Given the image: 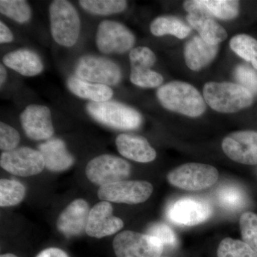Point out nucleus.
<instances>
[{
	"label": "nucleus",
	"mask_w": 257,
	"mask_h": 257,
	"mask_svg": "<svg viewBox=\"0 0 257 257\" xmlns=\"http://www.w3.org/2000/svg\"><path fill=\"white\" fill-rule=\"evenodd\" d=\"M157 96L165 109L191 117L201 116L206 110L204 98L188 83H167L157 90Z\"/></svg>",
	"instance_id": "nucleus-1"
},
{
	"label": "nucleus",
	"mask_w": 257,
	"mask_h": 257,
	"mask_svg": "<svg viewBox=\"0 0 257 257\" xmlns=\"http://www.w3.org/2000/svg\"><path fill=\"white\" fill-rule=\"evenodd\" d=\"M204 100L218 112L234 113L248 107L253 96L239 84L230 82H208L204 85Z\"/></svg>",
	"instance_id": "nucleus-2"
},
{
	"label": "nucleus",
	"mask_w": 257,
	"mask_h": 257,
	"mask_svg": "<svg viewBox=\"0 0 257 257\" xmlns=\"http://www.w3.org/2000/svg\"><path fill=\"white\" fill-rule=\"evenodd\" d=\"M49 13L54 40L61 46H74L80 34L81 22L73 5L66 0H55L51 3Z\"/></svg>",
	"instance_id": "nucleus-3"
},
{
	"label": "nucleus",
	"mask_w": 257,
	"mask_h": 257,
	"mask_svg": "<svg viewBox=\"0 0 257 257\" xmlns=\"http://www.w3.org/2000/svg\"><path fill=\"white\" fill-rule=\"evenodd\" d=\"M86 108L93 119L115 130H137L143 122L142 115L136 109L118 101L89 102Z\"/></svg>",
	"instance_id": "nucleus-4"
},
{
	"label": "nucleus",
	"mask_w": 257,
	"mask_h": 257,
	"mask_svg": "<svg viewBox=\"0 0 257 257\" xmlns=\"http://www.w3.org/2000/svg\"><path fill=\"white\" fill-rule=\"evenodd\" d=\"M219 178L212 166L201 163L184 164L171 171L167 180L174 187L187 191L203 190L211 187Z\"/></svg>",
	"instance_id": "nucleus-5"
},
{
	"label": "nucleus",
	"mask_w": 257,
	"mask_h": 257,
	"mask_svg": "<svg viewBox=\"0 0 257 257\" xmlns=\"http://www.w3.org/2000/svg\"><path fill=\"white\" fill-rule=\"evenodd\" d=\"M113 248L116 257H160L165 247L150 235L124 231L115 236Z\"/></svg>",
	"instance_id": "nucleus-6"
},
{
	"label": "nucleus",
	"mask_w": 257,
	"mask_h": 257,
	"mask_svg": "<svg viewBox=\"0 0 257 257\" xmlns=\"http://www.w3.org/2000/svg\"><path fill=\"white\" fill-rule=\"evenodd\" d=\"M75 74L79 78L87 82L114 86L121 79V71L114 61L98 57L83 56L77 62Z\"/></svg>",
	"instance_id": "nucleus-7"
},
{
	"label": "nucleus",
	"mask_w": 257,
	"mask_h": 257,
	"mask_svg": "<svg viewBox=\"0 0 257 257\" xmlns=\"http://www.w3.org/2000/svg\"><path fill=\"white\" fill-rule=\"evenodd\" d=\"M131 172V166L126 161L111 155H102L89 161L86 175L92 183L104 186L123 181Z\"/></svg>",
	"instance_id": "nucleus-8"
},
{
	"label": "nucleus",
	"mask_w": 257,
	"mask_h": 257,
	"mask_svg": "<svg viewBox=\"0 0 257 257\" xmlns=\"http://www.w3.org/2000/svg\"><path fill=\"white\" fill-rule=\"evenodd\" d=\"M153 187L146 181H119L101 186L98 197L109 202L138 204L145 202L152 195Z\"/></svg>",
	"instance_id": "nucleus-9"
},
{
	"label": "nucleus",
	"mask_w": 257,
	"mask_h": 257,
	"mask_svg": "<svg viewBox=\"0 0 257 257\" xmlns=\"http://www.w3.org/2000/svg\"><path fill=\"white\" fill-rule=\"evenodd\" d=\"M0 165L9 173L24 177L39 175L45 167L43 157L39 150L27 147L3 152Z\"/></svg>",
	"instance_id": "nucleus-10"
},
{
	"label": "nucleus",
	"mask_w": 257,
	"mask_h": 257,
	"mask_svg": "<svg viewBox=\"0 0 257 257\" xmlns=\"http://www.w3.org/2000/svg\"><path fill=\"white\" fill-rule=\"evenodd\" d=\"M96 44L101 53L122 54L133 48L135 37L122 24L104 20L98 26Z\"/></svg>",
	"instance_id": "nucleus-11"
},
{
	"label": "nucleus",
	"mask_w": 257,
	"mask_h": 257,
	"mask_svg": "<svg viewBox=\"0 0 257 257\" xmlns=\"http://www.w3.org/2000/svg\"><path fill=\"white\" fill-rule=\"evenodd\" d=\"M223 151L231 160L247 165H257V133L251 130L230 134L221 144Z\"/></svg>",
	"instance_id": "nucleus-12"
},
{
	"label": "nucleus",
	"mask_w": 257,
	"mask_h": 257,
	"mask_svg": "<svg viewBox=\"0 0 257 257\" xmlns=\"http://www.w3.org/2000/svg\"><path fill=\"white\" fill-rule=\"evenodd\" d=\"M212 214L210 204L202 199L184 198L171 204L167 216L171 221L182 226H195L204 222Z\"/></svg>",
	"instance_id": "nucleus-13"
},
{
	"label": "nucleus",
	"mask_w": 257,
	"mask_h": 257,
	"mask_svg": "<svg viewBox=\"0 0 257 257\" xmlns=\"http://www.w3.org/2000/svg\"><path fill=\"white\" fill-rule=\"evenodd\" d=\"M20 122L29 138L35 141L50 140L54 134L50 108L41 104H30L20 116Z\"/></svg>",
	"instance_id": "nucleus-14"
},
{
	"label": "nucleus",
	"mask_w": 257,
	"mask_h": 257,
	"mask_svg": "<svg viewBox=\"0 0 257 257\" xmlns=\"http://www.w3.org/2000/svg\"><path fill=\"white\" fill-rule=\"evenodd\" d=\"M123 226V221L113 215L110 202L101 201L89 211L86 233L92 237L100 239L118 232Z\"/></svg>",
	"instance_id": "nucleus-15"
},
{
	"label": "nucleus",
	"mask_w": 257,
	"mask_h": 257,
	"mask_svg": "<svg viewBox=\"0 0 257 257\" xmlns=\"http://www.w3.org/2000/svg\"><path fill=\"white\" fill-rule=\"evenodd\" d=\"M89 211L85 200L75 199L59 216L57 229L67 236H78L86 232Z\"/></svg>",
	"instance_id": "nucleus-16"
},
{
	"label": "nucleus",
	"mask_w": 257,
	"mask_h": 257,
	"mask_svg": "<svg viewBox=\"0 0 257 257\" xmlns=\"http://www.w3.org/2000/svg\"><path fill=\"white\" fill-rule=\"evenodd\" d=\"M115 143L119 153L128 160L147 163L156 158L155 149L143 137L133 134H121L116 138Z\"/></svg>",
	"instance_id": "nucleus-17"
},
{
	"label": "nucleus",
	"mask_w": 257,
	"mask_h": 257,
	"mask_svg": "<svg viewBox=\"0 0 257 257\" xmlns=\"http://www.w3.org/2000/svg\"><path fill=\"white\" fill-rule=\"evenodd\" d=\"M45 161V167L52 172H62L70 168L74 157L68 151L63 140L51 139L38 147Z\"/></svg>",
	"instance_id": "nucleus-18"
},
{
	"label": "nucleus",
	"mask_w": 257,
	"mask_h": 257,
	"mask_svg": "<svg viewBox=\"0 0 257 257\" xmlns=\"http://www.w3.org/2000/svg\"><path fill=\"white\" fill-rule=\"evenodd\" d=\"M3 63L9 68L25 77H34L42 73L43 62L36 52L29 49H19L7 54Z\"/></svg>",
	"instance_id": "nucleus-19"
},
{
	"label": "nucleus",
	"mask_w": 257,
	"mask_h": 257,
	"mask_svg": "<svg viewBox=\"0 0 257 257\" xmlns=\"http://www.w3.org/2000/svg\"><path fill=\"white\" fill-rule=\"evenodd\" d=\"M214 17L205 13H189L187 21L197 30L201 38L208 44L218 45L227 37L226 30L214 20Z\"/></svg>",
	"instance_id": "nucleus-20"
},
{
	"label": "nucleus",
	"mask_w": 257,
	"mask_h": 257,
	"mask_svg": "<svg viewBox=\"0 0 257 257\" xmlns=\"http://www.w3.org/2000/svg\"><path fill=\"white\" fill-rule=\"evenodd\" d=\"M218 45H210L200 37H195L187 42L184 49L187 65L193 71H199L215 58Z\"/></svg>",
	"instance_id": "nucleus-21"
},
{
	"label": "nucleus",
	"mask_w": 257,
	"mask_h": 257,
	"mask_svg": "<svg viewBox=\"0 0 257 257\" xmlns=\"http://www.w3.org/2000/svg\"><path fill=\"white\" fill-rule=\"evenodd\" d=\"M69 90L74 95L82 99L90 100L91 102H104L112 98V89L109 86L87 82L77 76H71L67 80Z\"/></svg>",
	"instance_id": "nucleus-22"
},
{
	"label": "nucleus",
	"mask_w": 257,
	"mask_h": 257,
	"mask_svg": "<svg viewBox=\"0 0 257 257\" xmlns=\"http://www.w3.org/2000/svg\"><path fill=\"white\" fill-rule=\"evenodd\" d=\"M150 31L155 36L172 35L179 39H184L190 33L191 28L175 17L162 16L152 22Z\"/></svg>",
	"instance_id": "nucleus-23"
},
{
	"label": "nucleus",
	"mask_w": 257,
	"mask_h": 257,
	"mask_svg": "<svg viewBox=\"0 0 257 257\" xmlns=\"http://www.w3.org/2000/svg\"><path fill=\"white\" fill-rule=\"evenodd\" d=\"M79 4L87 13L101 16L117 14L127 7L124 0H80Z\"/></svg>",
	"instance_id": "nucleus-24"
},
{
	"label": "nucleus",
	"mask_w": 257,
	"mask_h": 257,
	"mask_svg": "<svg viewBox=\"0 0 257 257\" xmlns=\"http://www.w3.org/2000/svg\"><path fill=\"white\" fill-rule=\"evenodd\" d=\"M26 195V189L16 180L2 179L0 180V206L2 207L18 205Z\"/></svg>",
	"instance_id": "nucleus-25"
},
{
	"label": "nucleus",
	"mask_w": 257,
	"mask_h": 257,
	"mask_svg": "<svg viewBox=\"0 0 257 257\" xmlns=\"http://www.w3.org/2000/svg\"><path fill=\"white\" fill-rule=\"evenodd\" d=\"M230 47L243 60L251 62L257 70V40L246 35L234 36L230 40Z\"/></svg>",
	"instance_id": "nucleus-26"
},
{
	"label": "nucleus",
	"mask_w": 257,
	"mask_h": 257,
	"mask_svg": "<svg viewBox=\"0 0 257 257\" xmlns=\"http://www.w3.org/2000/svg\"><path fill=\"white\" fill-rule=\"evenodd\" d=\"M0 13L20 24L28 23L32 17L31 8L24 0H1Z\"/></svg>",
	"instance_id": "nucleus-27"
},
{
	"label": "nucleus",
	"mask_w": 257,
	"mask_h": 257,
	"mask_svg": "<svg viewBox=\"0 0 257 257\" xmlns=\"http://www.w3.org/2000/svg\"><path fill=\"white\" fill-rule=\"evenodd\" d=\"M203 5L213 17L229 20L239 14V3L234 0H202Z\"/></svg>",
	"instance_id": "nucleus-28"
},
{
	"label": "nucleus",
	"mask_w": 257,
	"mask_h": 257,
	"mask_svg": "<svg viewBox=\"0 0 257 257\" xmlns=\"http://www.w3.org/2000/svg\"><path fill=\"white\" fill-rule=\"evenodd\" d=\"M217 257H257V252L244 241L227 237L219 243Z\"/></svg>",
	"instance_id": "nucleus-29"
},
{
	"label": "nucleus",
	"mask_w": 257,
	"mask_h": 257,
	"mask_svg": "<svg viewBox=\"0 0 257 257\" xmlns=\"http://www.w3.org/2000/svg\"><path fill=\"white\" fill-rule=\"evenodd\" d=\"M130 81L135 85L143 88L160 87L163 82V77L158 72L148 67H131Z\"/></svg>",
	"instance_id": "nucleus-30"
},
{
	"label": "nucleus",
	"mask_w": 257,
	"mask_h": 257,
	"mask_svg": "<svg viewBox=\"0 0 257 257\" xmlns=\"http://www.w3.org/2000/svg\"><path fill=\"white\" fill-rule=\"evenodd\" d=\"M239 225L243 241L257 252V214L251 211L243 213Z\"/></svg>",
	"instance_id": "nucleus-31"
},
{
	"label": "nucleus",
	"mask_w": 257,
	"mask_h": 257,
	"mask_svg": "<svg viewBox=\"0 0 257 257\" xmlns=\"http://www.w3.org/2000/svg\"><path fill=\"white\" fill-rule=\"evenodd\" d=\"M218 200L221 207L229 210H236L242 207L244 197L237 187L228 186L223 187L218 193Z\"/></svg>",
	"instance_id": "nucleus-32"
},
{
	"label": "nucleus",
	"mask_w": 257,
	"mask_h": 257,
	"mask_svg": "<svg viewBox=\"0 0 257 257\" xmlns=\"http://www.w3.org/2000/svg\"><path fill=\"white\" fill-rule=\"evenodd\" d=\"M147 234L154 236L163 244L164 247H175L178 243L177 235L170 226L163 223H155L149 227Z\"/></svg>",
	"instance_id": "nucleus-33"
},
{
	"label": "nucleus",
	"mask_w": 257,
	"mask_h": 257,
	"mask_svg": "<svg viewBox=\"0 0 257 257\" xmlns=\"http://www.w3.org/2000/svg\"><path fill=\"white\" fill-rule=\"evenodd\" d=\"M235 77L239 85L253 94H257V71L246 65H240L235 70Z\"/></svg>",
	"instance_id": "nucleus-34"
},
{
	"label": "nucleus",
	"mask_w": 257,
	"mask_h": 257,
	"mask_svg": "<svg viewBox=\"0 0 257 257\" xmlns=\"http://www.w3.org/2000/svg\"><path fill=\"white\" fill-rule=\"evenodd\" d=\"M131 67H142L152 68L156 62V56L147 47H138L133 49L130 53Z\"/></svg>",
	"instance_id": "nucleus-35"
},
{
	"label": "nucleus",
	"mask_w": 257,
	"mask_h": 257,
	"mask_svg": "<svg viewBox=\"0 0 257 257\" xmlns=\"http://www.w3.org/2000/svg\"><path fill=\"white\" fill-rule=\"evenodd\" d=\"M20 135L18 130L7 124L0 123V149L4 152L12 151L18 146Z\"/></svg>",
	"instance_id": "nucleus-36"
},
{
	"label": "nucleus",
	"mask_w": 257,
	"mask_h": 257,
	"mask_svg": "<svg viewBox=\"0 0 257 257\" xmlns=\"http://www.w3.org/2000/svg\"><path fill=\"white\" fill-rule=\"evenodd\" d=\"M14 40V35L3 21L0 22V43H10Z\"/></svg>",
	"instance_id": "nucleus-37"
},
{
	"label": "nucleus",
	"mask_w": 257,
	"mask_h": 257,
	"mask_svg": "<svg viewBox=\"0 0 257 257\" xmlns=\"http://www.w3.org/2000/svg\"><path fill=\"white\" fill-rule=\"evenodd\" d=\"M37 257H69L63 250L57 248H49L41 251Z\"/></svg>",
	"instance_id": "nucleus-38"
},
{
	"label": "nucleus",
	"mask_w": 257,
	"mask_h": 257,
	"mask_svg": "<svg viewBox=\"0 0 257 257\" xmlns=\"http://www.w3.org/2000/svg\"><path fill=\"white\" fill-rule=\"evenodd\" d=\"M8 78V72L3 64H0V86L3 87V84L6 82Z\"/></svg>",
	"instance_id": "nucleus-39"
},
{
	"label": "nucleus",
	"mask_w": 257,
	"mask_h": 257,
	"mask_svg": "<svg viewBox=\"0 0 257 257\" xmlns=\"http://www.w3.org/2000/svg\"><path fill=\"white\" fill-rule=\"evenodd\" d=\"M0 257H18L16 255L12 254V253H5V254L1 255Z\"/></svg>",
	"instance_id": "nucleus-40"
},
{
	"label": "nucleus",
	"mask_w": 257,
	"mask_h": 257,
	"mask_svg": "<svg viewBox=\"0 0 257 257\" xmlns=\"http://www.w3.org/2000/svg\"><path fill=\"white\" fill-rule=\"evenodd\" d=\"M160 257H171V256H160Z\"/></svg>",
	"instance_id": "nucleus-41"
}]
</instances>
